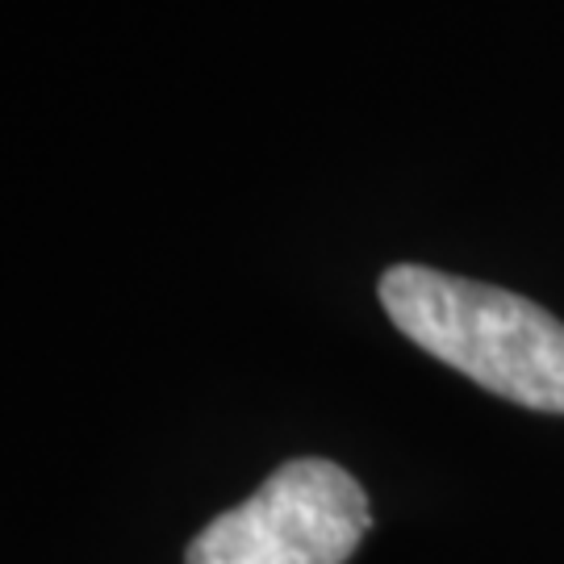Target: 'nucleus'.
<instances>
[{
  "mask_svg": "<svg viewBox=\"0 0 564 564\" xmlns=\"http://www.w3.org/2000/svg\"><path fill=\"white\" fill-rule=\"evenodd\" d=\"M381 305L410 343L527 410L564 414V323L494 284L398 263L381 276Z\"/></svg>",
  "mask_w": 564,
  "mask_h": 564,
  "instance_id": "1",
  "label": "nucleus"
},
{
  "mask_svg": "<svg viewBox=\"0 0 564 564\" xmlns=\"http://www.w3.org/2000/svg\"><path fill=\"white\" fill-rule=\"evenodd\" d=\"M372 527L368 494L330 460H289L218 514L188 544L184 564H343Z\"/></svg>",
  "mask_w": 564,
  "mask_h": 564,
  "instance_id": "2",
  "label": "nucleus"
}]
</instances>
